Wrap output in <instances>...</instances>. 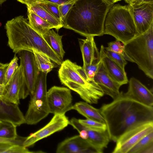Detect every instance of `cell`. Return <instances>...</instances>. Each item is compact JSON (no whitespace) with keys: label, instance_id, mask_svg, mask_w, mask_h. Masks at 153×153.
I'll return each instance as SVG.
<instances>
[{"label":"cell","instance_id":"obj_15","mask_svg":"<svg viewBox=\"0 0 153 153\" xmlns=\"http://www.w3.org/2000/svg\"><path fill=\"white\" fill-rule=\"evenodd\" d=\"M18 104L0 97V120L10 122L16 127L26 123L25 116Z\"/></svg>","mask_w":153,"mask_h":153},{"label":"cell","instance_id":"obj_33","mask_svg":"<svg viewBox=\"0 0 153 153\" xmlns=\"http://www.w3.org/2000/svg\"><path fill=\"white\" fill-rule=\"evenodd\" d=\"M105 50L107 55L119 65L123 69L125 70V67L127 64V62L123 55L117 53L107 50L105 49Z\"/></svg>","mask_w":153,"mask_h":153},{"label":"cell","instance_id":"obj_19","mask_svg":"<svg viewBox=\"0 0 153 153\" xmlns=\"http://www.w3.org/2000/svg\"><path fill=\"white\" fill-rule=\"evenodd\" d=\"M100 53V59L109 76L121 86L127 84L128 80L125 70L107 55L103 45L101 46Z\"/></svg>","mask_w":153,"mask_h":153},{"label":"cell","instance_id":"obj_25","mask_svg":"<svg viewBox=\"0 0 153 153\" xmlns=\"http://www.w3.org/2000/svg\"><path fill=\"white\" fill-rule=\"evenodd\" d=\"M47 74L39 71L34 93L30 96L31 100L46 99Z\"/></svg>","mask_w":153,"mask_h":153},{"label":"cell","instance_id":"obj_48","mask_svg":"<svg viewBox=\"0 0 153 153\" xmlns=\"http://www.w3.org/2000/svg\"><path fill=\"white\" fill-rule=\"evenodd\" d=\"M2 121L0 120V123Z\"/></svg>","mask_w":153,"mask_h":153},{"label":"cell","instance_id":"obj_17","mask_svg":"<svg viewBox=\"0 0 153 153\" xmlns=\"http://www.w3.org/2000/svg\"><path fill=\"white\" fill-rule=\"evenodd\" d=\"M94 80L101 88L104 94L110 96L113 100L120 94L119 89L121 86L109 76L102 62L94 76Z\"/></svg>","mask_w":153,"mask_h":153},{"label":"cell","instance_id":"obj_9","mask_svg":"<svg viewBox=\"0 0 153 153\" xmlns=\"http://www.w3.org/2000/svg\"><path fill=\"white\" fill-rule=\"evenodd\" d=\"M69 121V125L78 131L80 136L86 140L97 153L103 152L110 140L107 130L100 131L91 130L82 125L78 119L74 117Z\"/></svg>","mask_w":153,"mask_h":153},{"label":"cell","instance_id":"obj_22","mask_svg":"<svg viewBox=\"0 0 153 153\" xmlns=\"http://www.w3.org/2000/svg\"><path fill=\"white\" fill-rule=\"evenodd\" d=\"M42 36L52 49L63 60L65 51L62 42L63 36L59 35L51 29Z\"/></svg>","mask_w":153,"mask_h":153},{"label":"cell","instance_id":"obj_47","mask_svg":"<svg viewBox=\"0 0 153 153\" xmlns=\"http://www.w3.org/2000/svg\"><path fill=\"white\" fill-rule=\"evenodd\" d=\"M3 64V63L0 62V68L2 66Z\"/></svg>","mask_w":153,"mask_h":153},{"label":"cell","instance_id":"obj_45","mask_svg":"<svg viewBox=\"0 0 153 153\" xmlns=\"http://www.w3.org/2000/svg\"><path fill=\"white\" fill-rule=\"evenodd\" d=\"M129 5H130L131 4L132 0H124Z\"/></svg>","mask_w":153,"mask_h":153},{"label":"cell","instance_id":"obj_23","mask_svg":"<svg viewBox=\"0 0 153 153\" xmlns=\"http://www.w3.org/2000/svg\"><path fill=\"white\" fill-rule=\"evenodd\" d=\"M27 16L30 25L42 36L50 30L55 28V27L53 25L28 10H27Z\"/></svg>","mask_w":153,"mask_h":153},{"label":"cell","instance_id":"obj_37","mask_svg":"<svg viewBox=\"0 0 153 153\" xmlns=\"http://www.w3.org/2000/svg\"><path fill=\"white\" fill-rule=\"evenodd\" d=\"M73 0H38L37 2H47L56 4L59 6L70 2Z\"/></svg>","mask_w":153,"mask_h":153},{"label":"cell","instance_id":"obj_7","mask_svg":"<svg viewBox=\"0 0 153 153\" xmlns=\"http://www.w3.org/2000/svg\"><path fill=\"white\" fill-rule=\"evenodd\" d=\"M46 99L50 113L65 114L72 110V96L67 88L52 87L47 91Z\"/></svg>","mask_w":153,"mask_h":153},{"label":"cell","instance_id":"obj_46","mask_svg":"<svg viewBox=\"0 0 153 153\" xmlns=\"http://www.w3.org/2000/svg\"><path fill=\"white\" fill-rule=\"evenodd\" d=\"M7 0H0V4L1 5L2 3L5 1Z\"/></svg>","mask_w":153,"mask_h":153},{"label":"cell","instance_id":"obj_43","mask_svg":"<svg viewBox=\"0 0 153 153\" xmlns=\"http://www.w3.org/2000/svg\"><path fill=\"white\" fill-rule=\"evenodd\" d=\"M6 89V86L0 84V97L4 95Z\"/></svg>","mask_w":153,"mask_h":153},{"label":"cell","instance_id":"obj_8","mask_svg":"<svg viewBox=\"0 0 153 153\" xmlns=\"http://www.w3.org/2000/svg\"><path fill=\"white\" fill-rule=\"evenodd\" d=\"M153 131V121L145 123L128 130L116 141L112 153H128L145 136Z\"/></svg>","mask_w":153,"mask_h":153},{"label":"cell","instance_id":"obj_41","mask_svg":"<svg viewBox=\"0 0 153 153\" xmlns=\"http://www.w3.org/2000/svg\"><path fill=\"white\" fill-rule=\"evenodd\" d=\"M19 2L24 4L26 5L27 6H29L33 3L37 1L38 0H17Z\"/></svg>","mask_w":153,"mask_h":153},{"label":"cell","instance_id":"obj_29","mask_svg":"<svg viewBox=\"0 0 153 153\" xmlns=\"http://www.w3.org/2000/svg\"><path fill=\"white\" fill-rule=\"evenodd\" d=\"M78 120L82 125L91 130L100 131H105L107 130L105 123L88 119H78Z\"/></svg>","mask_w":153,"mask_h":153},{"label":"cell","instance_id":"obj_28","mask_svg":"<svg viewBox=\"0 0 153 153\" xmlns=\"http://www.w3.org/2000/svg\"><path fill=\"white\" fill-rule=\"evenodd\" d=\"M153 144V131L148 134L137 142L128 153H142L146 148Z\"/></svg>","mask_w":153,"mask_h":153},{"label":"cell","instance_id":"obj_20","mask_svg":"<svg viewBox=\"0 0 153 153\" xmlns=\"http://www.w3.org/2000/svg\"><path fill=\"white\" fill-rule=\"evenodd\" d=\"M83 62V66L94 64L100 60V52L95 43L94 36H90L85 39H78Z\"/></svg>","mask_w":153,"mask_h":153},{"label":"cell","instance_id":"obj_42","mask_svg":"<svg viewBox=\"0 0 153 153\" xmlns=\"http://www.w3.org/2000/svg\"><path fill=\"white\" fill-rule=\"evenodd\" d=\"M142 153H153V144L145 149Z\"/></svg>","mask_w":153,"mask_h":153},{"label":"cell","instance_id":"obj_36","mask_svg":"<svg viewBox=\"0 0 153 153\" xmlns=\"http://www.w3.org/2000/svg\"><path fill=\"white\" fill-rule=\"evenodd\" d=\"M76 1L75 0H73L70 2L59 6V9L62 22L65 19L67 13L74 5Z\"/></svg>","mask_w":153,"mask_h":153},{"label":"cell","instance_id":"obj_31","mask_svg":"<svg viewBox=\"0 0 153 153\" xmlns=\"http://www.w3.org/2000/svg\"><path fill=\"white\" fill-rule=\"evenodd\" d=\"M105 48L106 50L121 54L126 60L133 62L125 52L124 44L118 40L116 39L115 41L108 43V47H105Z\"/></svg>","mask_w":153,"mask_h":153},{"label":"cell","instance_id":"obj_13","mask_svg":"<svg viewBox=\"0 0 153 153\" xmlns=\"http://www.w3.org/2000/svg\"><path fill=\"white\" fill-rule=\"evenodd\" d=\"M129 5L138 34L144 33L153 23V3Z\"/></svg>","mask_w":153,"mask_h":153},{"label":"cell","instance_id":"obj_49","mask_svg":"<svg viewBox=\"0 0 153 153\" xmlns=\"http://www.w3.org/2000/svg\"><path fill=\"white\" fill-rule=\"evenodd\" d=\"M75 0L77 1V0Z\"/></svg>","mask_w":153,"mask_h":153},{"label":"cell","instance_id":"obj_35","mask_svg":"<svg viewBox=\"0 0 153 153\" xmlns=\"http://www.w3.org/2000/svg\"><path fill=\"white\" fill-rule=\"evenodd\" d=\"M38 153L31 151L23 145L14 144L12 145L4 153Z\"/></svg>","mask_w":153,"mask_h":153},{"label":"cell","instance_id":"obj_21","mask_svg":"<svg viewBox=\"0 0 153 153\" xmlns=\"http://www.w3.org/2000/svg\"><path fill=\"white\" fill-rule=\"evenodd\" d=\"M72 110L77 111L87 119L105 123L100 109L96 108L84 102H79L73 105Z\"/></svg>","mask_w":153,"mask_h":153},{"label":"cell","instance_id":"obj_14","mask_svg":"<svg viewBox=\"0 0 153 153\" xmlns=\"http://www.w3.org/2000/svg\"><path fill=\"white\" fill-rule=\"evenodd\" d=\"M57 153H93L95 150L79 135L68 138L57 146Z\"/></svg>","mask_w":153,"mask_h":153},{"label":"cell","instance_id":"obj_5","mask_svg":"<svg viewBox=\"0 0 153 153\" xmlns=\"http://www.w3.org/2000/svg\"><path fill=\"white\" fill-rule=\"evenodd\" d=\"M104 34L114 37L124 44L138 35L129 6L113 5L106 15Z\"/></svg>","mask_w":153,"mask_h":153},{"label":"cell","instance_id":"obj_1","mask_svg":"<svg viewBox=\"0 0 153 153\" xmlns=\"http://www.w3.org/2000/svg\"><path fill=\"white\" fill-rule=\"evenodd\" d=\"M110 139L116 142L124 133L141 124L153 121V107L126 96L123 92L100 109Z\"/></svg>","mask_w":153,"mask_h":153},{"label":"cell","instance_id":"obj_16","mask_svg":"<svg viewBox=\"0 0 153 153\" xmlns=\"http://www.w3.org/2000/svg\"><path fill=\"white\" fill-rule=\"evenodd\" d=\"M124 94L142 104L153 107L152 92L134 77H132L130 79L128 91Z\"/></svg>","mask_w":153,"mask_h":153},{"label":"cell","instance_id":"obj_18","mask_svg":"<svg viewBox=\"0 0 153 153\" xmlns=\"http://www.w3.org/2000/svg\"><path fill=\"white\" fill-rule=\"evenodd\" d=\"M50 113L47 99L30 100L25 116L26 123L36 124Z\"/></svg>","mask_w":153,"mask_h":153},{"label":"cell","instance_id":"obj_38","mask_svg":"<svg viewBox=\"0 0 153 153\" xmlns=\"http://www.w3.org/2000/svg\"><path fill=\"white\" fill-rule=\"evenodd\" d=\"M9 64V63L3 64L2 66L0 68V84H3V82L5 73Z\"/></svg>","mask_w":153,"mask_h":153},{"label":"cell","instance_id":"obj_4","mask_svg":"<svg viewBox=\"0 0 153 153\" xmlns=\"http://www.w3.org/2000/svg\"><path fill=\"white\" fill-rule=\"evenodd\" d=\"M58 71L62 84L77 93L85 102L96 104L104 94L100 86L87 76L82 67L69 59L63 61Z\"/></svg>","mask_w":153,"mask_h":153},{"label":"cell","instance_id":"obj_27","mask_svg":"<svg viewBox=\"0 0 153 153\" xmlns=\"http://www.w3.org/2000/svg\"><path fill=\"white\" fill-rule=\"evenodd\" d=\"M16 126L10 122L2 121L0 123V137L15 140L18 137Z\"/></svg>","mask_w":153,"mask_h":153},{"label":"cell","instance_id":"obj_30","mask_svg":"<svg viewBox=\"0 0 153 153\" xmlns=\"http://www.w3.org/2000/svg\"><path fill=\"white\" fill-rule=\"evenodd\" d=\"M19 59L15 54L11 60L6 71L3 84L6 86L16 70L19 67L18 63Z\"/></svg>","mask_w":153,"mask_h":153},{"label":"cell","instance_id":"obj_3","mask_svg":"<svg viewBox=\"0 0 153 153\" xmlns=\"http://www.w3.org/2000/svg\"><path fill=\"white\" fill-rule=\"evenodd\" d=\"M7 45L15 54L23 50L43 53L60 66L63 60L52 49L42 36L30 25L27 19L19 16L7 21L4 26Z\"/></svg>","mask_w":153,"mask_h":153},{"label":"cell","instance_id":"obj_11","mask_svg":"<svg viewBox=\"0 0 153 153\" xmlns=\"http://www.w3.org/2000/svg\"><path fill=\"white\" fill-rule=\"evenodd\" d=\"M29 95L23 68L20 64L6 86V91L2 97L9 101L18 104L20 99H25Z\"/></svg>","mask_w":153,"mask_h":153},{"label":"cell","instance_id":"obj_44","mask_svg":"<svg viewBox=\"0 0 153 153\" xmlns=\"http://www.w3.org/2000/svg\"><path fill=\"white\" fill-rule=\"evenodd\" d=\"M107 2L110 3L112 4H114V3L118 2L119 1H121V0H104Z\"/></svg>","mask_w":153,"mask_h":153},{"label":"cell","instance_id":"obj_10","mask_svg":"<svg viewBox=\"0 0 153 153\" xmlns=\"http://www.w3.org/2000/svg\"><path fill=\"white\" fill-rule=\"evenodd\" d=\"M45 126L26 137L23 146L30 147L36 142L53 133L62 130L69 125V120L65 114H55Z\"/></svg>","mask_w":153,"mask_h":153},{"label":"cell","instance_id":"obj_6","mask_svg":"<svg viewBox=\"0 0 153 153\" xmlns=\"http://www.w3.org/2000/svg\"><path fill=\"white\" fill-rule=\"evenodd\" d=\"M124 51L140 69L153 79V23L144 33L138 34L125 44Z\"/></svg>","mask_w":153,"mask_h":153},{"label":"cell","instance_id":"obj_39","mask_svg":"<svg viewBox=\"0 0 153 153\" xmlns=\"http://www.w3.org/2000/svg\"><path fill=\"white\" fill-rule=\"evenodd\" d=\"M14 144L11 143H0V153L4 152Z\"/></svg>","mask_w":153,"mask_h":153},{"label":"cell","instance_id":"obj_24","mask_svg":"<svg viewBox=\"0 0 153 153\" xmlns=\"http://www.w3.org/2000/svg\"><path fill=\"white\" fill-rule=\"evenodd\" d=\"M27 7V10L33 11L44 20L53 25L57 31L63 27L62 24L40 6L37 2Z\"/></svg>","mask_w":153,"mask_h":153},{"label":"cell","instance_id":"obj_2","mask_svg":"<svg viewBox=\"0 0 153 153\" xmlns=\"http://www.w3.org/2000/svg\"><path fill=\"white\" fill-rule=\"evenodd\" d=\"M113 5L104 0H77L63 21V27L85 37L102 36L106 15Z\"/></svg>","mask_w":153,"mask_h":153},{"label":"cell","instance_id":"obj_12","mask_svg":"<svg viewBox=\"0 0 153 153\" xmlns=\"http://www.w3.org/2000/svg\"><path fill=\"white\" fill-rule=\"evenodd\" d=\"M17 53L20 59V64L23 68L25 84L31 96L34 93L39 71L32 52L23 50Z\"/></svg>","mask_w":153,"mask_h":153},{"label":"cell","instance_id":"obj_34","mask_svg":"<svg viewBox=\"0 0 153 153\" xmlns=\"http://www.w3.org/2000/svg\"><path fill=\"white\" fill-rule=\"evenodd\" d=\"M100 60L97 62L83 66L88 77L91 80H94V76L101 63Z\"/></svg>","mask_w":153,"mask_h":153},{"label":"cell","instance_id":"obj_32","mask_svg":"<svg viewBox=\"0 0 153 153\" xmlns=\"http://www.w3.org/2000/svg\"><path fill=\"white\" fill-rule=\"evenodd\" d=\"M39 5L53 17L62 24L60 16L59 6L56 4L47 2H38Z\"/></svg>","mask_w":153,"mask_h":153},{"label":"cell","instance_id":"obj_40","mask_svg":"<svg viewBox=\"0 0 153 153\" xmlns=\"http://www.w3.org/2000/svg\"><path fill=\"white\" fill-rule=\"evenodd\" d=\"M143 3H153V0H132L130 5H135Z\"/></svg>","mask_w":153,"mask_h":153},{"label":"cell","instance_id":"obj_26","mask_svg":"<svg viewBox=\"0 0 153 153\" xmlns=\"http://www.w3.org/2000/svg\"><path fill=\"white\" fill-rule=\"evenodd\" d=\"M33 53L35 62L39 71L48 74L54 67L55 65L48 57L35 51Z\"/></svg>","mask_w":153,"mask_h":153}]
</instances>
